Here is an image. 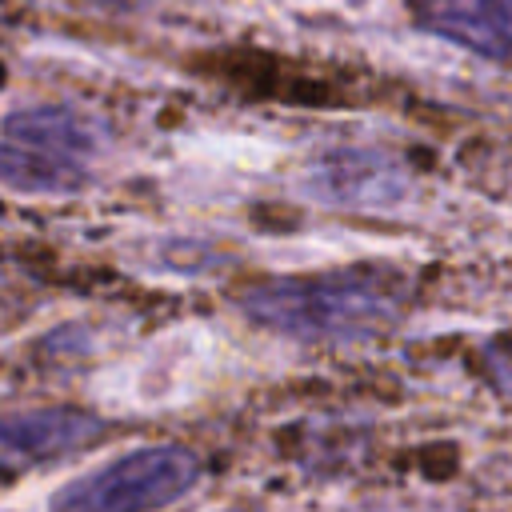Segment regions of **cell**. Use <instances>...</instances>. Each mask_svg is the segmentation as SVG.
I'll use <instances>...</instances> for the list:
<instances>
[{"label": "cell", "mask_w": 512, "mask_h": 512, "mask_svg": "<svg viewBox=\"0 0 512 512\" xmlns=\"http://www.w3.org/2000/svg\"><path fill=\"white\" fill-rule=\"evenodd\" d=\"M308 188H312V196H320V200L368 208V204H388L400 184H396V172H392L380 156L336 152V156H324V160L312 168Z\"/></svg>", "instance_id": "cell-6"}, {"label": "cell", "mask_w": 512, "mask_h": 512, "mask_svg": "<svg viewBox=\"0 0 512 512\" xmlns=\"http://www.w3.org/2000/svg\"><path fill=\"white\" fill-rule=\"evenodd\" d=\"M96 4H116V8H136V4H148V0H96Z\"/></svg>", "instance_id": "cell-7"}, {"label": "cell", "mask_w": 512, "mask_h": 512, "mask_svg": "<svg viewBox=\"0 0 512 512\" xmlns=\"http://www.w3.org/2000/svg\"><path fill=\"white\" fill-rule=\"evenodd\" d=\"M200 464L180 444L136 448L52 496V512H152L196 488Z\"/></svg>", "instance_id": "cell-3"}, {"label": "cell", "mask_w": 512, "mask_h": 512, "mask_svg": "<svg viewBox=\"0 0 512 512\" xmlns=\"http://www.w3.org/2000/svg\"><path fill=\"white\" fill-rule=\"evenodd\" d=\"M100 128L72 108H20L0 124V184L68 196L92 180Z\"/></svg>", "instance_id": "cell-2"}, {"label": "cell", "mask_w": 512, "mask_h": 512, "mask_svg": "<svg viewBox=\"0 0 512 512\" xmlns=\"http://www.w3.org/2000/svg\"><path fill=\"white\" fill-rule=\"evenodd\" d=\"M400 288L384 272L260 280L240 296L248 320L296 340H360L396 316Z\"/></svg>", "instance_id": "cell-1"}, {"label": "cell", "mask_w": 512, "mask_h": 512, "mask_svg": "<svg viewBox=\"0 0 512 512\" xmlns=\"http://www.w3.org/2000/svg\"><path fill=\"white\" fill-rule=\"evenodd\" d=\"M104 420L80 408H32L0 416V472H20L92 444Z\"/></svg>", "instance_id": "cell-4"}, {"label": "cell", "mask_w": 512, "mask_h": 512, "mask_svg": "<svg viewBox=\"0 0 512 512\" xmlns=\"http://www.w3.org/2000/svg\"><path fill=\"white\" fill-rule=\"evenodd\" d=\"M424 24L484 60L512 64V0H432Z\"/></svg>", "instance_id": "cell-5"}]
</instances>
